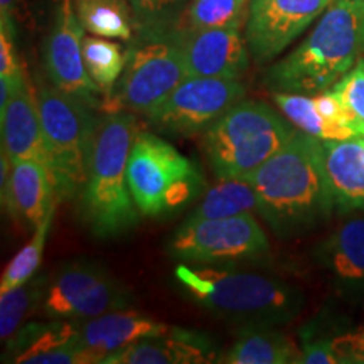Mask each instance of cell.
Instances as JSON below:
<instances>
[{"mask_svg":"<svg viewBox=\"0 0 364 364\" xmlns=\"http://www.w3.org/2000/svg\"><path fill=\"white\" fill-rule=\"evenodd\" d=\"M38 107L58 201L81 196L88 181L98 118L90 105L53 83L38 88Z\"/></svg>","mask_w":364,"mask_h":364,"instance_id":"obj_6","label":"cell"},{"mask_svg":"<svg viewBox=\"0 0 364 364\" xmlns=\"http://www.w3.org/2000/svg\"><path fill=\"white\" fill-rule=\"evenodd\" d=\"M322 157L339 213L364 209V135L322 140Z\"/></svg>","mask_w":364,"mask_h":364,"instance_id":"obj_21","label":"cell"},{"mask_svg":"<svg viewBox=\"0 0 364 364\" xmlns=\"http://www.w3.org/2000/svg\"><path fill=\"white\" fill-rule=\"evenodd\" d=\"M248 0H193L186 11V24L194 29L241 26Z\"/></svg>","mask_w":364,"mask_h":364,"instance_id":"obj_29","label":"cell"},{"mask_svg":"<svg viewBox=\"0 0 364 364\" xmlns=\"http://www.w3.org/2000/svg\"><path fill=\"white\" fill-rule=\"evenodd\" d=\"M135 16L136 34L169 33L176 29L188 0H127Z\"/></svg>","mask_w":364,"mask_h":364,"instance_id":"obj_30","label":"cell"},{"mask_svg":"<svg viewBox=\"0 0 364 364\" xmlns=\"http://www.w3.org/2000/svg\"><path fill=\"white\" fill-rule=\"evenodd\" d=\"M176 39L189 78L240 80L250 66V49L241 26L216 29L177 26Z\"/></svg>","mask_w":364,"mask_h":364,"instance_id":"obj_14","label":"cell"},{"mask_svg":"<svg viewBox=\"0 0 364 364\" xmlns=\"http://www.w3.org/2000/svg\"><path fill=\"white\" fill-rule=\"evenodd\" d=\"M4 363L81 364L73 321L27 322L7 343Z\"/></svg>","mask_w":364,"mask_h":364,"instance_id":"obj_19","label":"cell"},{"mask_svg":"<svg viewBox=\"0 0 364 364\" xmlns=\"http://www.w3.org/2000/svg\"><path fill=\"white\" fill-rule=\"evenodd\" d=\"M272 100L294 127L321 140H346L354 136L348 127L334 124L318 112L312 95L273 91Z\"/></svg>","mask_w":364,"mask_h":364,"instance_id":"obj_25","label":"cell"},{"mask_svg":"<svg viewBox=\"0 0 364 364\" xmlns=\"http://www.w3.org/2000/svg\"><path fill=\"white\" fill-rule=\"evenodd\" d=\"M215 361H218L215 344L206 334L171 327L164 334L150 336L127 346L108 356L103 364H203Z\"/></svg>","mask_w":364,"mask_h":364,"instance_id":"obj_18","label":"cell"},{"mask_svg":"<svg viewBox=\"0 0 364 364\" xmlns=\"http://www.w3.org/2000/svg\"><path fill=\"white\" fill-rule=\"evenodd\" d=\"M225 364H299L300 349L289 336L273 326H248L218 359Z\"/></svg>","mask_w":364,"mask_h":364,"instance_id":"obj_22","label":"cell"},{"mask_svg":"<svg viewBox=\"0 0 364 364\" xmlns=\"http://www.w3.org/2000/svg\"><path fill=\"white\" fill-rule=\"evenodd\" d=\"M58 203L48 164L39 161L14 164L7 193L2 196V208L9 216L36 230Z\"/></svg>","mask_w":364,"mask_h":364,"instance_id":"obj_20","label":"cell"},{"mask_svg":"<svg viewBox=\"0 0 364 364\" xmlns=\"http://www.w3.org/2000/svg\"><path fill=\"white\" fill-rule=\"evenodd\" d=\"M188 78L176 29L136 34V39L127 49L124 73L113 93L103 100L100 110L103 113L127 110L147 117Z\"/></svg>","mask_w":364,"mask_h":364,"instance_id":"obj_8","label":"cell"},{"mask_svg":"<svg viewBox=\"0 0 364 364\" xmlns=\"http://www.w3.org/2000/svg\"><path fill=\"white\" fill-rule=\"evenodd\" d=\"M139 134L132 112H108L98 118L88 181L81 193V216L98 238H115L139 223L129 186V157Z\"/></svg>","mask_w":364,"mask_h":364,"instance_id":"obj_4","label":"cell"},{"mask_svg":"<svg viewBox=\"0 0 364 364\" xmlns=\"http://www.w3.org/2000/svg\"><path fill=\"white\" fill-rule=\"evenodd\" d=\"M334 351L339 364H364V324L339 332L334 338Z\"/></svg>","mask_w":364,"mask_h":364,"instance_id":"obj_34","label":"cell"},{"mask_svg":"<svg viewBox=\"0 0 364 364\" xmlns=\"http://www.w3.org/2000/svg\"><path fill=\"white\" fill-rule=\"evenodd\" d=\"M294 124L270 105L241 100L206 130L203 149L218 179H247L295 135Z\"/></svg>","mask_w":364,"mask_h":364,"instance_id":"obj_5","label":"cell"},{"mask_svg":"<svg viewBox=\"0 0 364 364\" xmlns=\"http://www.w3.org/2000/svg\"><path fill=\"white\" fill-rule=\"evenodd\" d=\"M334 0H250L247 39L258 65L272 61L299 38Z\"/></svg>","mask_w":364,"mask_h":364,"instance_id":"obj_12","label":"cell"},{"mask_svg":"<svg viewBox=\"0 0 364 364\" xmlns=\"http://www.w3.org/2000/svg\"><path fill=\"white\" fill-rule=\"evenodd\" d=\"M2 149L12 164L39 161L49 166L43 127H41L38 90L33 88L26 68L14 80L7 107L0 112Z\"/></svg>","mask_w":364,"mask_h":364,"instance_id":"obj_17","label":"cell"},{"mask_svg":"<svg viewBox=\"0 0 364 364\" xmlns=\"http://www.w3.org/2000/svg\"><path fill=\"white\" fill-rule=\"evenodd\" d=\"M54 211H56V206L49 211V215L44 218L43 223L36 228L33 238L27 241L24 247L19 250V253L9 262V265L2 273V280H0V294L9 292V290L26 284V282H29L36 275L41 260H43L44 245L46 240H48Z\"/></svg>","mask_w":364,"mask_h":364,"instance_id":"obj_28","label":"cell"},{"mask_svg":"<svg viewBox=\"0 0 364 364\" xmlns=\"http://www.w3.org/2000/svg\"><path fill=\"white\" fill-rule=\"evenodd\" d=\"M83 33L85 27L76 16L73 0H58L51 31L46 41V70L51 83L59 90L80 98L91 108H102V93L85 66Z\"/></svg>","mask_w":364,"mask_h":364,"instance_id":"obj_13","label":"cell"},{"mask_svg":"<svg viewBox=\"0 0 364 364\" xmlns=\"http://www.w3.org/2000/svg\"><path fill=\"white\" fill-rule=\"evenodd\" d=\"M363 26H364V0H363Z\"/></svg>","mask_w":364,"mask_h":364,"instance_id":"obj_36","label":"cell"},{"mask_svg":"<svg viewBox=\"0 0 364 364\" xmlns=\"http://www.w3.org/2000/svg\"><path fill=\"white\" fill-rule=\"evenodd\" d=\"M167 250L181 263L231 267L265 258L270 243L253 213H245L220 220L184 221Z\"/></svg>","mask_w":364,"mask_h":364,"instance_id":"obj_9","label":"cell"},{"mask_svg":"<svg viewBox=\"0 0 364 364\" xmlns=\"http://www.w3.org/2000/svg\"><path fill=\"white\" fill-rule=\"evenodd\" d=\"M364 54L363 0H334L311 34L265 75L272 91L317 95L329 90Z\"/></svg>","mask_w":364,"mask_h":364,"instance_id":"obj_3","label":"cell"},{"mask_svg":"<svg viewBox=\"0 0 364 364\" xmlns=\"http://www.w3.org/2000/svg\"><path fill=\"white\" fill-rule=\"evenodd\" d=\"M181 290L204 311L243 327L284 326L306 307V294L289 282L230 267H176Z\"/></svg>","mask_w":364,"mask_h":364,"instance_id":"obj_2","label":"cell"},{"mask_svg":"<svg viewBox=\"0 0 364 364\" xmlns=\"http://www.w3.org/2000/svg\"><path fill=\"white\" fill-rule=\"evenodd\" d=\"M245 93L240 80L188 78L145 118L164 134L194 135L208 130Z\"/></svg>","mask_w":364,"mask_h":364,"instance_id":"obj_11","label":"cell"},{"mask_svg":"<svg viewBox=\"0 0 364 364\" xmlns=\"http://www.w3.org/2000/svg\"><path fill=\"white\" fill-rule=\"evenodd\" d=\"M49 277H33L29 282L22 284L9 292L0 294V338L2 343L9 339L27 324V318L43 306V300L48 292Z\"/></svg>","mask_w":364,"mask_h":364,"instance_id":"obj_26","label":"cell"},{"mask_svg":"<svg viewBox=\"0 0 364 364\" xmlns=\"http://www.w3.org/2000/svg\"><path fill=\"white\" fill-rule=\"evenodd\" d=\"M363 63H364V59H363Z\"/></svg>","mask_w":364,"mask_h":364,"instance_id":"obj_37","label":"cell"},{"mask_svg":"<svg viewBox=\"0 0 364 364\" xmlns=\"http://www.w3.org/2000/svg\"><path fill=\"white\" fill-rule=\"evenodd\" d=\"M247 179L257 194L258 213L279 238H295L316 230L336 209L322 140L299 129Z\"/></svg>","mask_w":364,"mask_h":364,"instance_id":"obj_1","label":"cell"},{"mask_svg":"<svg viewBox=\"0 0 364 364\" xmlns=\"http://www.w3.org/2000/svg\"><path fill=\"white\" fill-rule=\"evenodd\" d=\"M338 95L346 112L348 127L356 135H364V63L359 59L351 71L346 73L331 88Z\"/></svg>","mask_w":364,"mask_h":364,"instance_id":"obj_31","label":"cell"},{"mask_svg":"<svg viewBox=\"0 0 364 364\" xmlns=\"http://www.w3.org/2000/svg\"><path fill=\"white\" fill-rule=\"evenodd\" d=\"M73 326L81 354V364H103L108 356L122 351L127 346L150 336L164 334L171 329V326L152 321L129 309L85 321H73Z\"/></svg>","mask_w":364,"mask_h":364,"instance_id":"obj_15","label":"cell"},{"mask_svg":"<svg viewBox=\"0 0 364 364\" xmlns=\"http://www.w3.org/2000/svg\"><path fill=\"white\" fill-rule=\"evenodd\" d=\"M334 292L348 300L364 299V218L341 225L312 252Z\"/></svg>","mask_w":364,"mask_h":364,"instance_id":"obj_16","label":"cell"},{"mask_svg":"<svg viewBox=\"0 0 364 364\" xmlns=\"http://www.w3.org/2000/svg\"><path fill=\"white\" fill-rule=\"evenodd\" d=\"M132 302V290L107 268L93 262L75 260L63 263L49 277L41 311L58 321H85L125 311Z\"/></svg>","mask_w":364,"mask_h":364,"instance_id":"obj_10","label":"cell"},{"mask_svg":"<svg viewBox=\"0 0 364 364\" xmlns=\"http://www.w3.org/2000/svg\"><path fill=\"white\" fill-rule=\"evenodd\" d=\"M129 186L140 215L157 218L193 203L201 193L204 177L167 140L139 132L129 157Z\"/></svg>","mask_w":364,"mask_h":364,"instance_id":"obj_7","label":"cell"},{"mask_svg":"<svg viewBox=\"0 0 364 364\" xmlns=\"http://www.w3.org/2000/svg\"><path fill=\"white\" fill-rule=\"evenodd\" d=\"M26 9V0H0V21L16 22L21 21Z\"/></svg>","mask_w":364,"mask_h":364,"instance_id":"obj_35","label":"cell"},{"mask_svg":"<svg viewBox=\"0 0 364 364\" xmlns=\"http://www.w3.org/2000/svg\"><path fill=\"white\" fill-rule=\"evenodd\" d=\"M253 211H258V201L250 181L243 177H228V179H220L218 184L204 194L186 221L220 220V218H231Z\"/></svg>","mask_w":364,"mask_h":364,"instance_id":"obj_23","label":"cell"},{"mask_svg":"<svg viewBox=\"0 0 364 364\" xmlns=\"http://www.w3.org/2000/svg\"><path fill=\"white\" fill-rule=\"evenodd\" d=\"M339 332L329 331L321 322H312L300 331L299 364H339L334 351V338Z\"/></svg>","mask_w":364,"mask_h":364,"instance_id":"obj_32","label":"cell"},{"mask_svg":"<svg viewBox=\"0 0 364 364\" xmlns=\"http://www.w3.org/2000/svg\"><path fill=\"white\" fill-rule=\"evenodd\" d=\"M73 6L86 33L107 39H134L135 16L127 0H73Z\"/></svg>","mask_w":364,"mask_h":364,"instance_id":"obj_24","label":"cell"},{"mask_svg":"<svg viewBox=\"0 0 364 364\" xmlns=\"http://www.w3.org/2000/svg\"><path fill=\"white\" fill-rule=\"evenodd\" d=\"M83 59L91 81L97 85L103 100L113 93L127 63V51L120 44L100 36H85Z\"/></svg>","mask_w":364,"mask_h":364,"instance_id":"obj_27","label":"cell"},{"mask_svg":"<svg viewBox=\"0 0 364 364\" xmlns=\"http://www.w3.org/2000/svg\"><path fill=\"white\" fill-rule=\"evenodd\" d=\"M16 24L0 21V78H16L24 70L16 51Z\"/></svg>","mask_w":364,"mask_h":364,"instance_id":"obj_33","label":"cell"}]
</instances>
